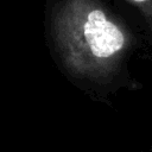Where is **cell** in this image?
<instances>
[{
	"instance_id": "obj_1",
	"label": "cell",
	"mask_w": 152,
	"mask_h": 152,
	"mask_svg": "<svg viewBox=\"0 0 152 152\" xmlns=\"http://www.w3.org/2000/svg\"><path fill=\"white\" fill-rule=\"evenodd\" d=\"M51 31L64 68L96 82L118 71L133 44L127 26L100 0H63L53 13Z\"/></svg>"
},
{
	"instance_id": "obj_2",
	"label": "cell",
	"mask_w": 152,
	"mask_h": 152,
	"mask_svg": "<svg viewBox=\"0 0 152 152\" xmlns=\"http://www.w3.org/2000/svg\"><path fill=\"white\" fill-rule=\"evenodd\" d=\"M144 15L145 20L150 26H152V0H126Z\"/></svg>"
}]
</instances>
